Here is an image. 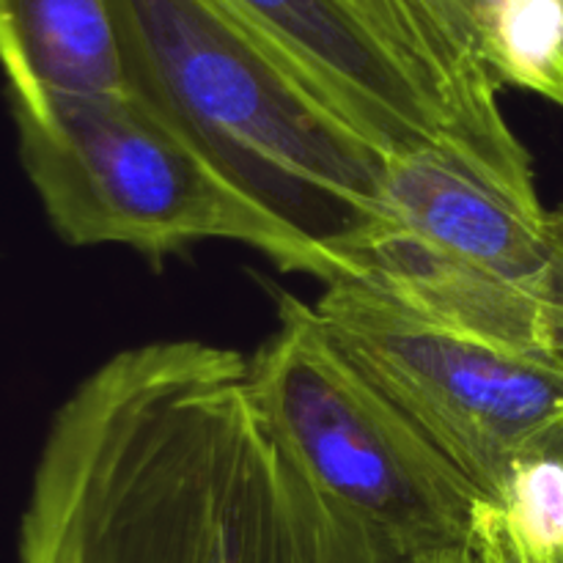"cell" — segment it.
<instances>
[{
  "label": "cell",
  "mask_w": 563,
  "mask_h": 563,
  "mask_svg": "<svg viewBox=\"0 0 563 563\" xmlns=\"http://www.w3.org/2000/svg\"><path fill=\"white\" fill-rule=\"evenodd\" d=\"M20 563H385L264 421L247 357L207 341L115 352L55 410Z\"/></svg>",
  "instance_id": "1"
},
{
  "label": "cell",
  "mask_w": 563,
  "mask_h": 563,
  "mask_svg": "<svg viewBox=\"0 0 563 563\" xmlns=\"http://www.w3.org/2000/svg\"><path fill=\"white\" fill-rule=\"evenodd\" d=\"M126 82L242 196L350 278L390 154L214 0H110Z\"/></svg>",
  "instance_id": "2"
},
{
  "label": "cell",
  "mask_w": 563,
  "mask_h": 563,
  "mask_svg": "<svg viewBox=\"0 0 563 563\" xmlns=\"http://www.w3.org/2000/svg\"><path fill=\"white\" fill-rule=\"evenodd\" d=\"M247 379L291 465L385 563L476 542L489 500L335 344L317 308L280 295Z\"/></svg>",
  "instance_id": "3"
},
{
  "label": "cell",
  "mask_w": 563,
  "mask_h": 563,
  "mask_svg": "<svg viewBox=\"0 0 563 563\" xmlns=\"http://www.w3.org/2000/svg\"><path fill=\"white\" fill-rule=\"evenodd\" d=\"M11 115L22 168L69 245H124L159 258L229 240L286 273L339 278L328 256L242 196L132 88L11 104Z\"/></svg>",
  "instance_id": "4"
},
{
  "label": "cell",
  "mask_w": 563,
  "mask_h": 563,
  "mask_svg": "<svg viewBox=\"0 0 563 563\" xmlns=\"http://www.w3.org/2000/svg\"><path fill=\"white\" fill-rule=\"evenodd\" d=\"M335 344L493 506L517 467L563 460V366L449 330L355 278L313 302Z\"/></svg>",
  "instance_id": "5"
},
{
  "label": "cell",
  "mask_w": 563,
  "mask_h": 563,
  "mask_svg": "<svg viewBox=\"0 0 563 563\" xmlns=\"http://www.w3.org/2000/svg\"><path fill=\"white\" fill-rule=\"evenodd\" d=\"M214 3L390 157L438 154L482 181L449 119L350 0Z\"/></svg>",
  "instance_id": "6"
},
{
  "label": "cell",
  "mask_w": 563,
  "mask_h": 563,
  "mask_svg": "<svg viewBox=\"0 0 563 563\" xmlns=\"http://www.w3.org/2000/svg\"><path fill=\"white\" fill-rule=\"evenodd\" d=\"M350 3L449 119L482 181L520 207L544 212L531 154L500 108V86L467 0Z\"/></svg>",
  "instance_id": "7"
},
{
  "label": "cell",
  "mask_w": 563,
  "mask_h": 563,
  "mask_svg": "<svg viewBox=\"0 0 563 563\" xmlns=\"http://www.w3.org/2000/svg\"><path fill=\"white\" fill-rule=\"evenodd\" d=\"M383 209L377 234L394 236L445 267L550 297V212L520 207L438 154L390 157Z\"/></svg>",
  "instance_id": "8"
},
{
  "label": "cell",
  "mask_w": 563,
  "mask_h": 563,
  "mask_svg": "<svg viewBox=\"0 0 563 563\" xmlns=\"http://www.w3.org/2000/svg\"><path fill=\"white\" fill-rule=\"evenodd\" d=\"M0 69L9 104L130 88L110 0H0Z\"/></svg>",
  "instance_id": "9"
},
{
  "label": "cell",
  "mask_w": 563,
  "mask_h": 563,
  "mask_svg": "<svg viewBox=\"0 0 563 563\" xmlns=\"http://www.w3.org/2000/svg\"><path fill=\"white\" fill-rule=\"evenodd\" d=\"M500 86L563 99V0H467Z\"/></svg>",
  "instance_id": "10"
},
{
  "label": "cell",
  "mask_w": 563,
  "mask_h": 563,
  "mask_svg": "<svg viewBox=\"0 0 563 563\" xmlns=\"http://www.w3.org/2000/svg\"><path fill=\"white\" fill-rule=\"evenodd\" d=\"M531 550L563 548V460H537L517 467L495 506Z\"/></svg>",
  "instance_id": "11"
},
{
  "label": "cell",
  "mask_w": 563,
  "mask_h": 563,
  "mask_svg": "<svg viewBox=\"0 0 563 563\" xmlns=\"http://www.w3.org/2000/svg\"><path fill=\"white\" fill-rule=\"evenodd\" d=\"M476 550L484 563H563V548L539 553L531 550L506 522V517L493 504L478 509Z\"/></svg>",
  "instance_id": "12"
},
{
  "label": "cell",
  "mask_w": 563,
  "mask_h": 563,
  "mask_svg": "<svg viewBox=\"0 0 563 563\" xmlns=\"http://www.w3.org/2000/svg\"><path fill=\"white\" fill-rule=\"evenodd\" d=\"M550 240H553V289H550V346L563 366V201L550 209Z\"/></svg>",
  "instance_id": "13"
},
{
  "label": "cell",
  "mask_w": 563,
  "mask_h": 563,
  "mask_svg": "<svg viewBox=\"0 0 563 563\" xmlns=\"http://www.w3.org/2000/svg\"><path fill=\"white\" fill-rule=\"evenodd\" d=\"M396 563H484L478 555L476 542L473 544H460V548H445V550H432V553L410 555V559H401Z\"/></svg>",
  "instance_id": "14"
}]
</instances>
